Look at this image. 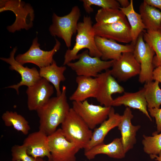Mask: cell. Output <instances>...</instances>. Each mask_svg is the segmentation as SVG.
<instances>
[{"label":"cell","mask_w":161,"mask_h":161,"mask_svg":"<svg viewBox=\"0 0 161 161\" xmlns=\"http://www.w3.org/2000/svg\"><path fill=\"white\" fill-rule=\"evenodd\" d=\"M66 87L63 86L59 96L51 97L36 111L39 119V130L47 135L55 132L67 116L70 108L67 100Z\"/></svg>","instance_id":"1"},{"label":"cell","mask_w":161,"mask_h":161,"mask_svg":"<svg viewBox=\"0 0 161 161\" xmlns=\"http://www.w3.org/2000/svg\"><path fill=\"white\" fill-rule=\"evenodd\" d=\"M77 32L74 47L72 49L67 50L65 52L64 66L78 59V52L84 49H88L89 55L92 57L100 58L101 57L95 44L96 35L90 16H84L83 21L78 23Z\"/></svg>","instance_id":"2"},{"label":"cell","mask_w":161,"mask_h":161,"mask_svg":"<svg viewBox=\"0 0 161 161\" xmlns=\"http://www.w3.org/2000/svg\"><path fill=\"white\" fill-rule=\"evenodd\" d=\"M61 124V129L66 139L80 149H84L92 137L93 131L72 108Z\"/></svg>","instance_id":"3"},{"label":"cell","mask_w":161,"mask_h":161,"mask_svg":"<svg viewBox=\"0 0 161 161\" xmlns=\"http://www.w3.org/2000/svg\"><path fill=\"white\" fill-rule=\"evenodd\" d=\"M6 11L13 12L16 16L14 22L7 27L10 32L23 29L28 30L33 27L34 12L30 4L21 0H1L0 12Z\"/></svg>","instance_id":"4"},{"label":"cell","mask_w":161,"mask_h":161,"mask_svg":"<svg viewBox=\"0 0 161 161\" xmlns=\"http://www.w3.org/2000/svg\"><path fill=\"white\" fill-rule=\"evenodd\" d=\"M80 16V11L78 6H74L69 14L63 16L53 13L52 24L49 29L51 35L61 38L66 47H70L72 36L77 32L78 21Z\"/></svg>","instance_id":"5"},{"label":"cell","mask_w":161,"mask_h":161,"mask_svg":"<svg viewBox=\"0 0 161 161\" xmlns=\"http://www.w3.org/2000/svg\"><path fill=\"white\" fill-rule=\"evenodd\" d=\"M78 61L70 62L67 65L78 76L96 78L102 71H105L112 67L114 61H105L100 58L92 57L87 49L78 54Z\"/></svg>","instance_id":"6"},{"label":"cell","mask_w":161,"mask_h":161,"mask_svg":"<svg viewBox=\"0 0 161 161\" xmlns=\"http://www.w3.org/2000/svg\"><path fill=\"white\" fill-rule=\"evenodd\" d=\"M48 137L51 161H76L75 155L80 149L66 139L61 128Z\"/></svg>","instance_id":"7"},{"label":"cell","mask_w":161,"mask_h":161,"mask_svg":"<svg viewBox=\"0 0 161 161\" xmlns=\"http://www.w3.org/2000/svg\"><path fill=\"white\" fill-rule=\"evenodd\" d=\"M133 53L140 65L139 81L143 83L153 81L154 68L153 59L155 52L152 48L144 41L143 32L137 39Z\"/></svg>","instance_id":"8"},{"label":"cell","mask_w":161,"mask_h":161,"mask_svg":"<svg viewBox=\"0 0 161 161\" xmlns=\"http://www.w3.org/2000/svg\"><path fill=\"white\" fill-rule=\"evenodd\" d=\"M55 44L53 48L50 51H44L41 49L40 44L38 42V38L35 37L29 49L25 53L17 55L16 60L24 65L27 63L34 64L40 68L47 66L51 64L53 57L59 49L61 44L55 38Z\"/></svg>","instance_id":"9"},{"label":"cell","mask_w":161,"mask_h":161,"mask_svg":"<svg viewBox=\"0 0 161 161\" xmlns=\"http://www.w3.org/2000/svg\"><path fill=\"white\" fill-rule=\"evenodd\" d=\"M72 104V108L91 130L106 120L112 107L90 104L87 100L82 102L74 101Z\"/></svg>","instance_id":"10"},{"label":"cell","mask_w":161,"mask_h":161,"mask_svg":"<svg viewBox=\"0 0 161 161\" xmlns=\"http://www.w3.org/2000/svg\"><path fill=\"white\" fill-rule=\"evenodd\" d=\"M98 81L97 91L95 98L100 105L112 107L115 93L124 92V89L117 82L109 69L99 74L96 77Z\"/></svg>","instance_id":"11"},{"label":"cell","mask_w":161,"mask_h":161,"mask_svg":"<svg viewBox=\"0 0 161 161\" xmlns=\"http://www.w3.org/2000/svg\"><path fill=\"white\" fill-rule=\"evenodd\" d=\"M17 49V47H15L11 52L9 57H1L0 59L10 65L9 68L10 70L16 71L20 75L21 80L19 82L5 88L14 89L16 91L17 94L19 95V89L20 86H25L28 87L32 86L41 78L39 71L35 67H25L16 60L15 55Z\"/></svg>","instance_id":"12"},{"label":"cell","mask_w":161,"mask_h":161,"mask_svg":"<svg viewBox=\"0 0 161 161\" xmlns=\"http://www.w3.org/2000/svg\"><path fill=\"white\" fill-rule=\"evenodd\" d=\"M93 28L96 36L125 43L132 41L130 27L126 18L109 24L95 23Z\"/></svg>","instance_id":"13"},{"label":"cell","mask_w":161,"mask_h":161,"mask_svg":"<svg viewBox=\"0 0 161 161\" xmlns=\"http://www.w3.org/2000/svg\"><path fill=\"white\" fill-rule=\"evenodd\" d=\"M112 68V75L119 81H125L139 75L141 71L140 64L132 52L123 53L118 59L114 61Z\"/></svg>","instance_id":"14"},{"label":"cell","mask_w":161,"mask_h":161,"mask_svg":"<svg viewBox=\"0 0 161 161\" xmlns=\"http://www.w3.org/2000/svg\"><path fill=\"white\" fill-rule=\"evenodd\" d=\"M54 93L53 85L41 78L33 85L27 87L26 93L28 109L36 111L48 101Z\"/></svg>","instance_id":"15"},{"label":"cell","mask_w":161,"mask_h":161,"mask_svg":"<svg viewBox=\"0 0 161 161\" xmlns=\"http://www.w3.org/2000/svg\"><path fill=\"white\" fill-rule=\"evenodd\" d=\"M23 144L26 146L29 155L35 158L46 156L48 161H51L48 135L43 131L39 130L29 134L24 140Z\"/></svg>","instance_id":"16"},{"label":"cell","mask_w":161,"mask_h":161,"mask_svg":"<svg viewBox=\"0 0 161 161\" xmlns=\"http://www.w3.org/2000/svg\"><path fill=\"white\" fill-rule=\"evenodd\" d=\"M95 41L97 47L101 55V60L107 61L116 60L121 56L123 53L133 52L134 45H123L117 43L116 41L95 36Z\"/></svg>","instance_id":"17"},{"label":"cell","mask_w":161,"mask_h":161,"mask_svg":"<svg viewBox=\"0 0 161 161\" xmlns=\"http://www.w3.org/2000/svg\"><path fill=\"white\" fill-rule=\"evenodd\" d=\"M133 117L130 108L127 107L117 126L120 131L121 138L126 153L133 148L136 143L137 132L140 128V125L134 126L132 124L131 121Z\"/></svg>","instance_id":"18"},{"label":"cell","mask_w":161,"mask_h":161,"mask_svg":"<svg viewBox=\"0 0 161 161\" xmlns=\"http://www.w3.org/2000/svg\"><path fill=\"white\" fill-rule=\"evenodd\" d=\"M108 117V119L102 122L99 127L94 129L92 137L84 149V151L104 143L105 138L108 132L118 125L121 120L122 115L115 113L114 108L112 107Z\"/></svg>","instance_id":"19"},{"label":"cell","mask_w":161,"mask_h":161,"mask_svg":"<svg viewBox=\"0 0 161 161\" xmlns=\"http://www.w3.org/2000/svg\"><path fill=\"white\" fill-rule=\"evenodd\" d=\"M144 92L143 88L135 92H124L123 95L114 99L112 106L123 105L130 108L138 109L151 121V118L148 112Z\"/></svg>","instance_id":"20"},{"label":"cell","mask_w":161,"mask_h":161,"mask_svg":"<svg viewBox=\"0 0 161 161\" xmlns=\"http://www.w3.org/2000/svg\"><path fill=\"white\" fill-rule=\"evenodd\" d=\"M125 152L121 138H116L111 143H104L97 145L89 150L84 151V155L89 160L94 159L99 154H104L110 157L120 159L124 158Z\"/></svg>","instance_id":"21"},{"label":"cell","mask_w":161,"mask_h":161,"mask_svg":"<svg viewBox=\"0 0 161 161\" xmlns=\"http://www.w3.org/2000/svg\"><path fill=\"white\" fill-rule=\"evenodd\" d=\"M76 82L77 87L70 97V100L82 102L90 97L95 98L98 86V81L96 77L78 76Z\"/></svg>","instance_id":"22"},{"label":"cell","mask_w":161,"mask_h":161,"mask_svg":"<svg viewBox=\"0 0 161 161\" xmlns=\"http://www.w3.org/2000/svg\"><path fill=\"white\" fill-rule=\"evenodd\" d=\"M66 69L65 66H58L54 60L50 65L40 68L39 71L41 77L52 84L55 89L57 96H59L61 93L60 85L61 82L66 80L64 73Z\"/></svg>","instance_id":"23"},{"label":"cell","mask_w":161,"mask_h":161,"mask_svg":"<svg viewBox=\"0 0 161 161\" xmlns=\"http://www.w3.org/2000/svg\"><path fill=\"white\" fill-rule=\"evenodd\" d=\"M139 12L147 30L155 31L160 29L161 11L143 1L140 6Z\"/></svg>","instance_id":"24"},{"label":"cell","mask_w":161,"mask_h":161,"mask_svg":"<svg viewBox=\"0 0 161 161\" xmlns=\"http://www.w3.org/2000/svg\"><path fill=\"white\" fill-rule=\"evenodd\" d=\"M133 1H130L129 5L126 8L120 7V10L127 17L131 28V33L132 38L131 44L135 45L140 35L145 29L144 24L140 14L134 10Z\"/></svg>","instance_id":"25"},{"label":"cell","mask_w":161,"mask_h":161,"mask_svg":"<svg viewBox=\"0 0 161 161\" xmlns=\"http://www.w3.org/2000/svg\"><path fill=\"white\" fill-rule=\"evenodd\" d=\"M1 118L5 126H12L24 135L28 134L30 129L28 121L16 112L6 111L3 114Z\"/></svg>","instance_id":"26"},{"label":"cell","mask_w":161,"mask_h":161,"mask_svg":"<svg viewBox=\"0 0 161 161\" xmlns=\"http://www.w3.org/2000/svg\"><path fill=\"white\" fill-rule=\"evenodd\" d=\"M143 34L144 41L152 48L156 54L153 59L154 67L161 66V29L147 30Z\"/></svg>","instance_id":"27"},{"label":"cell","mask_w":161,"mask_h":161,"mask_svg":"<svg viewBox=\"0 0 161 161\" xmlns=\"http://www.w3.org/2000/svg\"><path fill=\"white\" fill-rule=\"evenodd\" d=\"M157 80L145 83L143 88L148 109L159 108L161 105V89Z\"/></svg>","instance_id":"28"},{"label":"cell","mask_w":161,"mask_h":161,"mask_svg":"<svg viewBox=\"0 0 161 161\" xmlns=\"http://www.w3.org/2000/svg\"><path fill=\"white\" fill-rule=\"evenodd\" d=\"M95 18L96 23L104 25L115 23L125 19L126 17L119 9L101 8L97 10Z\"/></svg>","instance_id":"29"},{"label":"cell","mask_w":161,"mask_h":161,"mask_svg":"<svg viewBox=\"0 0 161 161\" xmlns=\"http://www.w3.org/2000/svg\"><path fill=\"white\" fill-rule=\"evenodd\" d=\"M152 135V136L143 135V150L149 155H157L161 151V133L158 134L156 131Z\"/></svg>","instance_id":"30"},{"label":"cell","mask_w":161,"mask_h":161,"mask_svg":"<svg viewBox=\"0 0 161 161\" xmlns=\"http://www.w3.org/2000/svg\"><path fill=\"white\" fill-rule=\"evenodd\" d=\"M84 8L86 12L90 14L93 11L92 5H95L101 7L102 9H119L120 6L115 0H82Z\"/></svg>","instance_id":"31"},{"label":"cell","mask_w":161,"mask_h":161,"mask_svg":"<svg viewBox=\"0 0 161 161\" xmlns=\"http://www.w3.org/2000/svg\"><path fill=\"white\" fill-rule=\"evenodd\" d=\"M12 161H35V158L29 155L27 153L26 146L21 145H15L11 148Z\"/></svg>","instance_id":"32"},{"label":"cell","mask_w":161,"mask_h":161,"mask_svg":"<svg viewBox=\"0 0 161 161\" xmlns=\"http://www.w3.org/2000/svg\"><path fill=\"white\" fill-rule=\"evenodd\" d=\"M150 116L154 117L156 120L157 131L158 133L161 132V108L148 109Z\"/></svg>","instance_id":"33"},{"label":"cell","mask_w":161,"mask_h":161,"mask_svg":"<svg viewBox=\"0 0 161 161\" xmlns=\"http://www.w3.org/2000/svg\"><path fill=\"white\" fill-rule=\"evenodd\" d=\"M153 80L161 83V66L156 67L154 69L153 73Z\"/></svg>","instance_id":"34"},{"label":"cell","mask_w":161,"mask_h":161,"mask_svg":"<svg viewBox=\"0 0 161 161\" xmlns=\"http://www.w3.org/2000/svg\"><path fill=\"white\" fill-rule=\"evenodd\" d=\"M143 1L147 4L161 10V0H144Z\"/></svg>","instance_id":"35"},{"label":"cell","mask_w":161,"mask_h":161,"mask_svg":"<svg viewBox=\"0 0 161 161\" xmlns=\"http://www.w3.org/2000/svg\"><path fill=\"white\" fill-rule=\"evenodd\" d=\"M119 3L120 7L126 8L128 7L130 4V2L128 0H117Z\"/></svg>","instance_id":"36"},{"label":"cell","mask_w":161,"mask_h":161,"mask_svg":"<svg viewBox=\"0 0 161 161\" xmlns=\"http://www.w3.org/2000/svg\"><path fill=\"white\" fill-rule=\"evenodd\" d=\"M150 158L152 159H154L157 161H161V151L157 155H150Z\"/></svg>","instance_id":"37"},{"label":"cell","mask_w":161,"mask_h":161,"mask_svg":"<svg viewBox=\"0 0 161 161\" xmlns=\"http://www.w3.org/2000/svg\"><path fill=\"white\" fill-rule=\"evenodd\" d=\"M35 161H46L43 160L42 158L41 157H37L35 158Z\"/></svg>","instance_id":"38"},{"label":"cell","mask_w":161,"mask_h":161,"mask_svg":"<svg viewBox=\"0 0 161 161\" xmlns=\"http://www.w3.org/2000/svg\"><path fill=\"white\" fill-rule=\"evenodd\" d=\"M17 161H21V160H17Z\"/></svg>","instance_id":"39"},{"label":"cell","mask_w":161,"mask_h":161,"mask_svg":"<svg viewBox=\"0 0 161 161\" xmlns=\"http://www.w3.org/2000/svg\"><path fill=\"white\" fill-rule=\"evenodd\" d=\"M160 29H161V27H160Z\"/></svg>","instance_id":"40"}]
</instances>
